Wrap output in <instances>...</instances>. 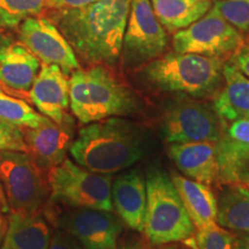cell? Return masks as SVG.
Masks as SVG:
<instances>
[{"label":"cell","mask_w":249,"mask_h":249,"mask_svg":"<svg viewBox=\"0 0 249 249\" xmlns=\"http://www.w3.org/2000/svg\"><path fill=\"white\" fill-rule=\"evenodd\" d=\"M224 85L214 97L213 107L224 123L249 119V79L234 65L225 62Z\"/></svg>","instance_id":"cell-19"},{"label":"cell","mask_w":249,"mask_h":249,"mask_svg":"<svg viewBox=\"0 0 249 249\" xmlns=\"http://www.w3.org/2000/svg\"><path fill=\"white\" fill-rule=\"evenodd\" d=\"M234 239L235 235L229 230L214 223L196 229L194 234L182 242L191 249H232Z\"/></svg>","instance_id":"cell-25"},{"label":"cell","mask_w":249,"mask_h":249,"mask_svg":"<svg viewBox=\"0 0 249 249\" xmlns=\"http://www.w3.org/2000/svg\"><path fill=\"white\" fill-rule=\"evenodd\" d=\"M239 183H242L249 189V163L247 166L245 167V170L242 171L240 174V178H239Z\"/></svg>","instance_id":"cell-34"},{"label":"cell","mask_w":249,"mask_h":249,"mask_svg":"<svg viewBox=\"0 0 249 249\" xmlns=\"http://www.w3.org/2000/svg\"><path fill=\"white\" fill-rule=\"evenodd\" d=\"M40 70V61L20 40L0 39V86L11 95L30 90Z\"/></svg>","instance_id":"cell-15"},{"label":"cell","mask_w":249,"mask_h":249,"mask_svg":"<svg viewBox=\"0 0 249 249\" xmlns=\"http://www.w3.org/2000/svg\"><path fill=\"white\" fill-rule=\"evenodd\" d=\"M8 213V204L6 198L2 195L1 189H0V239H1L2 230H4V214Z\"/></svg>","instance_id":"cell-32"},{"label":"cell","mask_w":249,"mask_h":249,"mask_svg":"<svg viewBox=\"0 0 249 249\" xmlns=\"http://www.w3.org/2000/svg\"><path fill=\"white\" fill-rule=\"evenodd\" d=\"M169 156L187 178L210 186L218 181L216 144L213 142L174 143Z\"/></svg>","instance_id":"cell-17"},{"label":"cell","mask_w":249,"mask_h":249,"mask_svg":"<svg viewBox=\"0 0 249 249\" xmlns=\"http://www.w3.org/2000/svg\"><path fill=\"white\" fill-rule=\"evenodd\" d=\"M149 148V134L142 126L112 117L80 128L70 154L77 165L91 172L112 174L138 163Z\"/></svg>","instance_id":"cell-2"},{"label":"cell","mask_w":249,"mask_h":249,"mask_svg":"<svg viewBox=\"0 0 249 249\" xmlns=\"http://www.w3.org/2000/svg\"><path fill=\"white\" fill-rule=\"evenodd\" d=\"M223 133L234 141L249 144V119H239L226 123Z\"/></svg>","instance_id":"cell-28"},{"label":"cell","mask_w":249,"mask_h":249,"mask_svg":"<svg viewBox=\"0 0 249 249\" xmlns=\"http://www.w3.org/2000/svg\"><path fill=\"white\" fill-rule=\"evenodd\" d=\"M225 61L173 51L144 65L142 77L151 88L196 99L216 97L223 88Z\"/></svg>","instance_id":"cell-4"},{"label":"cell","mask_w":249,"mask_h":249,"mask_svg":"<svg viewBox=\"0 0 249 249\" xmlns=\"http://www.w3.org/2000/svg\"><path fill=\"white\" fill-rule=\"evenodd\" d=\"M155 249H191L188 248L187 246L183 245H178L177 242H172V244H166V245H160L157 246V248Z\"/></svg>","instance_id":"cell-35"},{"label":"cell","mask_w":249,"mask_h":249,"mask_svg":"<svg viewBox=\"0 0 249 249\" xmlns=\"http://www.w3.org/2000/svg\"><path fill=\"white\" fill-rule=\"evenodd\" d=\"M230 62L249 79V49L245 44L231 55Z\"/></svg>","instance_id":"cell-30"},{"label":"cell","mask_w":249,"mask_h":249,"mask_svg":"<svg viewBox=\"0 0 249 249\" xmlns=\"http://www.w3.org/2000/svg\"><path fill=\"white\" fill-rule=\"evenodd\" d=\"M18 27L20 42L42 64L57 65L67 75L81 68L70 43L49 18H28Z\"/></svg>","instance_id":"cell-12"},{"label":"cell","mask_w":249,"mask_h":249,"mask_svg":"<svg viewBox=\"0 0 249 249\" xmlns=\"http://www.w3.org/2000/svg\"><path fill=\"white\" fill-rule=\"evenodd\" d=\"M0 189H1V186H0Z\"/></svg>","instance_id":"cell-41"},{"label":"cell","mask_w":249,"mask_h":249,"mask_svg":"<svg viewBox=\"0 0 249 249\" xmlns=\"http://www.w3.org/2000/svg\"><path fill=\"white\" fill-rule=\"evenodd\" d=\"M28 98L44 117L61 123L70 117V79L57 65L42 64Z\"/></svg>","instance_id":"cell-14"},{"label":"cell","mask_w":249,"mask_h":249,"mask_svg":"<svg viewBox=\"0 0 249 249\" xmlns=\"http://www.w3.org/2000/svg\"><path fill=\"white\" fill-rule=\"evenodd\" d=\"M0 89H1V90H2V88H1V86H0Z\"/></svg>","instance_id":"cell-40"},{"label":"cell","mask_w":249,"mask_h":249,"mask_svg":"<svg viewBox=\"0 0 249 249\" xmlns=\"http://www.w3.org/2000/svg\"><path fill=\"white\" fill-rule=\"evenodd\" d=\"M225 123L213 105L179 95L167 103L160 123V134L170 144L188 142H213L220 139Z\"/></svg>","instance_id":"cell-8"},{"label":"cell","mask_w":249,"mask_h":249,"mask_svg":"<svg viewBox=\"0 0 249 249\" xmlns=\"http://www.w3.org/2000/svg\"><path fill=\"white\" fill-rule=\"evenodd\" d=\"M147 205L142 232L154 246L185 241L195 226L183 207L171 176L160 166L149 167L145 176Z\"/></svg>","instance_id":"cell-5"},{"label":"cell","mask_w":249,"mask_h":249,"mask_svg":"<svg viewBox=\"0 0 249 249\" xmlns=\"http://www.w3.org/2000/svg\"><path fill=\"white\" fill-rule=\"evenodd\" d=\"M217 224L249 235V189L242 183L223 185L217 197Z\"/></svg>","instance_id":"cell-21"},{"label":"cell","mask_w":249,"mask_h":249,"mask_svg":"<svg viewBox=\"0 0 249 249\" xmlns=\"http://www.w3.org/2000/svg\"><path fill=\"white\" fill-rule=\"evenodd\" d=\"M1 150L27 152L22 128L0 120V151Z\"/></svg>","instance_id":"cell-27"},{"label":"cell","mask_w":249,"mask_h":249,"mask_svg":"<svg viewBox=\"0 0 249 249\" xmlns=\"http://www.w3.org/2000/svg\"><path fill=\"white\" fill-rule=\"evenodd\" d=\"M120 249H144V248H143L142 246H140V245H129V246H126V247H123Z\"/></svg>","instance_id":"cell-36"},{"label":"cell","mask_w":249,"mask_h":249,"mask_svg":"<svg viewBox=\"0 0 249 249\" xmlns=\"http://www.w3.org/2000/svg\"><path fill=\"white\" fill-rule=\"evenodd\" d=\"M43 169L24 151H0V186L9 211L37 213L50 196L48 178Z\"/></svg>","instance_id":"cell-7"},{"label":"cell","mask_w":249,"mask_h":249,"mask_svg":"<svg viewBox=\"0 0 249 249\" xmlns=\"http://www.w3.org/2000/svg\"><path fill=\"white\" fill-rule=\"evenodd\" d=\"M246 46H247V48L249 49V36H248V38H247V40H246V44H245Z\"/></svg>","instance_id":"cell-37"},{"label":"cell","mask_w":249,"mask_h":249,"mask_svg":"<svg viewBox=\"0 0 249 249\" xmlns=\"http://www.w3.org/2000/svg\"><path fill=\"white\" fill-rule=\"evenodd\" d=\"M49 222L71 233L85 249H117L123 222L112 211L68 208L57 216L48 211Z\"/></svg>","instance_id":"cell-11"},{"label":"cell","mask_w":249,"mask_h":249,"mask_svg":"<svg viewBox=\"0 0 249 249\" xmlns=\"http://www.w3.org/2000/svg\"><path fill=\"white\" fill-rule=\"evenodd\" d=\"M52 231L42 210L8 214L4 246L11 249H48Z\"/></svg>","instance_id":"cell-18"},{"label":"cell","mask_w":249,"mask_h":249,"mask_svg":"<svg viewBox=\"0 0 249 249\" xmlns=\"http://www.w3.org/2000/svg\"><path fill=\"white\" fill-rule=\"evenodd\" d=\"M132 0H97L50 17L76 58L89 66H116L120 59Z\"/></svg>","instance_id":"cell-1"},{"label":"cell","mask_w":249,"mask_h":249,"mask_svg":"<svg viewBox=\"0 0 249 249\" xmlns=\"http://www.w3.org/2000/svg\"><path fill=\"white\" fill-rule=\"evenodd\" d=\"M46 0H0V28H17L31 17L45 11Z\"/></svg>","instance_id":"cell-24"},{"label":"cell","mask_w":249,"mask_h":249,"mask_svg":"<svg viewBox=\"0 0 249 249\" xmlns=\"http://www.w3.org/2000/svg\"><path fill=\"white\" fill-rule=\"evenodd\" d=\"M242 236H244V238L246 239V240H247V241L249 242V235H242Z\"/></svg>","instance_id":"cell-38"},{"label":"cell","mask_w":249,"mask_h":249,"mask_svg":"<svg viewBox=\"0 0 249 249\" xmlns=\"http://www.w3.org/2000/svg\"><path fill=\"white\" fill-rule=\"evenodd\" d=\"M48 249H85L83 246L71 233L58 227L52 232L51 241Z\"/></svg>","instance_id":"cell-29"},{"label":"cell","mask_w":249,"mask_h":249,"mask_svg":"<svg viewBox=\"0 0 249 249\" xmlns=\"http://www.w3.org/2000/svg\"><path fill=\"white\" fill-rule=\"evenodd\" d=\"M51 200L67 208L113 211L111 174L91 172L65 160L48 172Z\"/></svg>","instance_id":"cell-6"},{"label":"cell","mask_w":249,"mask_h":249,"mask_svg":"<svg viewBox=\"0 0 249 249\" xmlns=\"http://www.w3.org/2000/svg\"><path fill=\"white\" fill-rule=\"evenodd\" d=\"M44 116L38 114L23 99L0 89V120L20 128H35Z\"/></svg>","instance_id":"cell-23"},{"label":"cell","mask_w":249,"mask_h":249,"mask_svg":"<svg viewBox=\"0 0 249 249\" xmlns=\"http://www.w3.org/2000/svg\"><path fill=\"white\" fill-rule=\"evenodd\" d=\"M213 6L239 31H249V0H219Z\"/></svg>","instance_id":"cell-26"},{"label":"cell","mask_w":249,"mask_h":249,"mask_svg":"<svg viewBox=\"0 0 249 249\" xmlns=\"http://www.w3.org/2000/svg\"><path fill=\"white\" fill-rule=\"evenodd\" d=\"M173 50L178 53H195L227 58L244 45L241 31L232 26L213 6L203 17L185 29L174 33Z\"/></svg>","instance_id":"cell-9"},{"label":"cell","mask_w":249,"mask_h":249,"mask_svg":"<svg viewBox=\"0 0 249 249\" xmlns=\"http://www.w3.org/2000/svg\"><path fill=\"white\" fill-rule=\"evenodd\" d=\"M150 2L156 17L169 33L191 26L213 6L211 0H150Z\"/></svg>","instance_id":"cell-22"},{"label":"cell","mask_w":249,"mask_h":249,"mask_svg":"<svg viewBox=\"0 0 249 249\" xmlns=\"http://www.w3.org/2000/svg\"><path fill=\"white\" fill-rule=\"evenodd\" d=\"M97 0H46V6L54 11H64V9H73L87 6Z\"/></svg>","instance_id":"cell-31"},{"label":"cell","mask_w":249,"mask_h":249,"mask_svg":"<svg viewBox=\"0 0 249 249\" xmlns=\"http://www.w3.org/2000/svg\"><path fill=\"white\" fill-rule=\"evenodd\" d=\"M112 203L121 222L142 232L147 205L145 177L139 170L121 174L112 182Z\"/></svg>","instance_id":"cell-16"},{"label":"cell","mask_w":249,"mask_h":249,"mask_svg":"<svg viewBox=\"0 0 249 249\" xmlns=\"http://www.w3.org/2000/svg\"><path fill=\"white\" fill-rule=\"evenodd\" d=\"M0 249H11V248H8V247H6V246H2V247H1V248H0Z\"/></svg>","instance_id":"cell-39"},{"label":"cell","mask_w":249,"mask_h":249,"mask_svg":"<svg viewBox=\"0 0 249 249\" xmlns=\"http://www.w3.org/2000/svg\"><path fill=\"white\" fill-rule=\"evenodd\" d=\"M27 154L39 165L40 169L50 170L66 160L74 140L75 120L70 116L61 123L44 117L35 128H22Z\"/></svg>","instance_id":"cell-13"},{"label":"cell","mask_w":249,"mask_h":249,"mask_svg":"<svg viewBox=\"0 0 249 249\" xmlns=\"http://www.w3.org/2000/svg\"><path fill=\"white\" fill-rule=\"evenodd\" d=\"M167 44L169 36L150 0H132L120 54L124 67L144 66L160 57Z\"/></svg>","instance_id":"cell-10"},{"label":"cell","mask_w":249,"mask_h":249,"mask_svg":"<svg viewBox=\"0 0 249 249\" xmlns=\"http://www.w3.org/2000/svg\"><path fill=\"white\" fill-rule=\"evenodd\" d=\"M232 249H249V242L246 240L244 236H239V238L235 236Z\"/></svg>","instance_id":"cell-33"},{"label":"cell","mask_w":249,"mask_h":249,"mask_svg":"<svg viewBox=\"0 0 249 249\" xmlns=\"http://www.w3.org/2000/svg\"><path fill=\"white\" fill-rule=\"evenodd\" d=\"M70 107L81 124L129 117L141 108L138 96L103 65L79 68L70 77Z\"/></svg>","instance_id":"cell-3"},{"label":"cell","mask_w":249,"mask_h":249,"mask_svg":"<svg viewBox=\"0 0 249 249\" xmlns=\"http://www.w3.org/2000/svg\"><path fill=\"white\" fill-rule=\"evenodd\" d=\"M171 179L195 229L217 223V196L209 186L177 172H172Z\"/></svg>","instance_id":"cell-20"}]
</instances>
